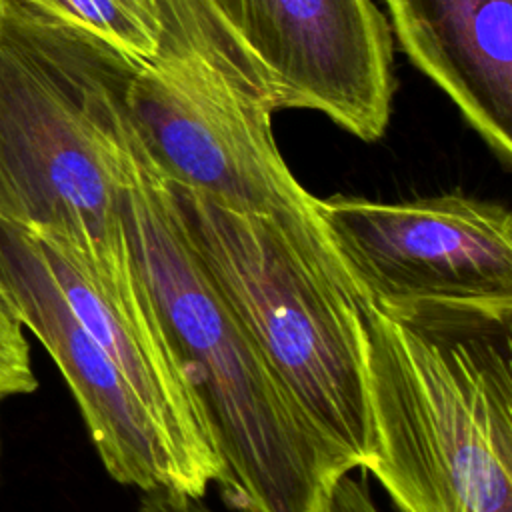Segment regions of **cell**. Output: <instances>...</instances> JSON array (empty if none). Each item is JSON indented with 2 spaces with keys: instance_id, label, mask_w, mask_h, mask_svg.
I'll return each mask as SVG.
<instances>
[{
  "instance_id": "277c9868",
  "label": "cell",
  "mask_w": 512,
  "mask_h": 512,
  "mask_svg": "<svg viewBox=\"0 0 512 512\" xmlns=\"http://www.w3.org/2000/svg\"><path fill=\"white\" fill-rule=\"evenodd\" d=\"M216 288L344 472L368 468L366 296L316 204L250 214L170 182Z\"/></svg>"
},
{
  "instance_id": "7c38bea8",
  "label": "cell",
  "mask_w": 512,
  "mask_h": 512,
  "mask_svg": "<svg viewBox=\"0 0 512 512\" xmlns=\"http://www.w3.org/2000/svg\"><path fill=\"white\" fill-rule=\"evenodd\" d=\"M322 512H380L368 488L348 474H342L330 488Z\"/></svg>"
},
{
  "instance_id": "5b68a950",
  "label": "cell",
  "mask_w": 512,
  "mask_h": 512,
  "mask_svg": "<svg viewBox=\"0 0 512 512\" xmlns=\"http://www.w3.org/2000/svg\"><path fill=\"white\" fill-rule=\"evenodd\" d=\"M152 56L136 62L124 106L132 134L170 182L232 210L276 214L316 204L272 134L276 92L208 0H156Z\"/></svg>"
},
{
  "instance_id": "8992f818",
  "label": "cell",
  "mask_w": 512,
  "mask_h": 512,
  "mask_svg": "<svg viewBox=\"0 0 512 512\" xmlns=\"http://www.w3.org/2000/svg\"><path fill=\"white\" fill-rule=\"evenodd\" d=\"M316 210L366 304L512 310V214L464 194L402 202L316 198Z\"/></svg>"
},
{
  "instance_id": "30bf717a",
  "label": "cell",
  "mask_w": 512,
  "mask_h": 512,
  "mask_svg": "<svg viewBox=\"0 0 512 512\" xmlns=\"http://www.w3.org/2000/svg\"><path fill=\"white\" fill-rule=\"evenodd\" d=\"M140 62L154 54L162 20L156 0H26Z\"/></svg>"
},
{
  "instance_id": "ba28073f",
  "label": "cell",
  "mask_w": 512,
  "mask_h": 512,
  "mask_svg": "<svg viewBox=\"0 0 512 512\" xmlns=\"http://www.w3.org/2000/svg\"><path fill=\"white\" fill-rule=\"evenodd\" d=\"M0 284L24 328L48 350L82 412L106 472L120 484L192 498L206 484L190 470L116 362L64 300L34 236L0 222Z\"/></svg>"
},
{
  "instance_id": "6da1fadb",
  "label": "cell",
  "mask_w": 512,
  "mask_h": 512,
  "mask_svg": "<svg viewBox=\"0 0 512 512\" xmlns=\"http://www.w3.org/2000/svg\"><path fill=\"white\" fill-rule=\"evenodd\" d=\"M134 66L26 0H0V222L94 276L132 260L120 202Z\"/></svg>"
},
{
  "instance_id": "8fae6325",
  "label": "cell",
  "mask_w": 512,
  "mask_h": 512,
  "mask_svg": "<svg viewBox=\"0 0 512 512\" xmlns=\"http://www.w3.org/2000/svg\"><path fill=\"white\" fill-rule=\"evenodd\" d=\"M36 386L24 324L0 284V402L30 394Z\"/></svg>"
},
{
  "instance_id": "9c48e42d",
  "label": "cell",
  "mask_w": 512,
  "mask_h": 512,
  "mask_svg": "<svg viewBox=\"0 0 512 512\" xmlns=\"http://www.w3.org/2000/svg\"><path fill=\"white\" fill-rule=\"evenodd\" d=\"M412 64L512 160V0H384Z\"/></svg>"
},
{
  "instance_id": "4fadbf2b",
  "label": "cell",
  "mask_w": 512,
  "mask_h": 512,
  "mask_svg": "<svg viewBox=\"0 0 512 512\" xmlns=\"http://www.w3.org/2000/svg\"><path fill=\"white\" fill-rule=\"evenodd\" d=\"M198 500L200 498L162 488L146 490V498L142 500V512H210Z\"/></svg>"
},
{
  "instance_id": "7a4b0ae2",
  "label": "cell",
  "mask_w": 512,
  "mask_h": 512,
  "mask_svg": "<svg viewBox=\"0 0 512 512\" xmlns=\"http://www.w3.org/2000/svg\"><path fill=\"white\" fill-rule=\"evenodd\" d=\"M120 210L136 268L204 404L230 502L242 512H322L346 472L206 272L168 180L132 128Z\"/></svg>"
},
{
  "instance_id": "3957f363",
  "label": "cell",
  "mask_w": 512,
  "mask_h": 512,
  "mask_svg": "<svg viewBox=\"0 0 512 512\" xmlns=\"http://www.w3.org/2000/svg\"><path fill=\"white\" fill-rule=\"evenodd\" d=\"M374 456L400 512H512V310L366 308Z\"/></svg>"
},
{
  "instance_id": "52a82bcc",
  "label": "cell",
  "mask_w": 512,
  "mask_h": 512,
  "mask_svg": "<svg viewBox=\"0 0 512 512\" xmlns=\"http://www.w3.org/2000/svg\"><path fill=\"white\" fill-rule=\"evenodd\" d=\"M266 72L278 108L328 116L360 140L384 136L392 34L372 0H208Z\"/></svg>"
}]
</instances>
